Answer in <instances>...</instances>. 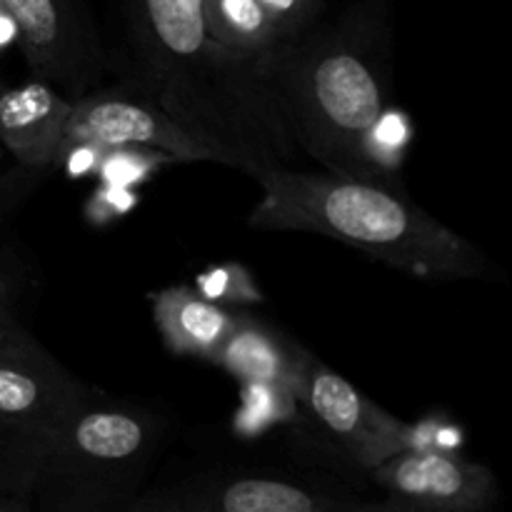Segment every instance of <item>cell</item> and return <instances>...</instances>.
<instances>
[{
  "label": "cell",
  "instance_id": "obj_1",
  "mask_svg": "<svg viewBox=\"0 0 512 512\" xmlns=\"http://www.w3.org/2000/svg\"><path fill=\"white\" fill-rule=\"evenodd\" d=\"M133 80L170 118L225 150L240 173L295 158L260 58L210 38L200 0H123Z\"/></svg>",
  "mask_w": 512,
  "mask_h": 512
},
{
  "label": "cell",
  "instance_id": "obj_2",
  "mask_svg": "<svg viewBox=\"0 0 512 512\" xmlns=\"http://www.w3.org/2000/svg\"><path fill=\"white\" fill-rule=\"evenodd\" d=\"M280 120L323 170L363 175V135L393 93L388 0H355L260 58Z\"/></svg>",
  "mask_w": 512,
  "mask_h": 512
},
{
  "label": "cell",
  "instance_id": "obj_3",
  "mask_svg": "<svg viewBox=\"0 0 512 512\" xmlns=\"http://www.w3.org/2000/svg\"><path fill=\"white\" fill-rule=\"evenodd\" d=\"M250 178L263 190L248 218L255 230L325 235L428 283L495 275L478 245L420 208L403 185L283 163L263 165Z\"/></svg>",
  "mask_w": 512,
  "mask_h": 512
},
{
  "label": "cell",
  "instance_id": "obj_4",
  "mask_svg": "<svg viewBox=\"0 0 512 512\" xmlns=\"http://www.w3.org/2000/svg\"><path fill=\"white\" fill-rule=\"evenodd\" d=\"M170 438L168 413L90 388L43 448L33 508L128 512Z\"/></svg>",
  "mask_w": 512,
  "mask_h": 512
},
{
  "label": "cell",
  "instance_id": "obj_5",
  "mask_svg": "<svg viewBox=\"0 0 512 512\" xmlns=\"http://www.w3.org/2000/svg\"><path fill=\"white\" fill-rule=\"evenodd\" d=\"M293 393L308 418L293 438L305 465L318 470L333 465L335 475L353 483L368 480L370 470L410 448L408 423L380 408L310 350L303 355Z\"/></svg>",
  "mask_w": 512,
  "mask_h": 512
},
{
  "label": "cell",
  "instance_id": "obj_6",
  "mask_svg": "<svg viewBox=\"0 0 512 512\" xmlns=\"http://www.w3.org/2000/svg\"><path fill=\"white\" fill-rule=\"evenodd\" d=\"M378 510L353 483L318 468L200 470L140 490L128 512H363Z\"/></svg>",
  "mask_w": 512,
  "mask_h": 512
},
{
  "label": "cell",
  "instance_id": "obj_7",
  "mask_svg": "<svg viewBox=\"0 0 512 512\" xmlns=\"http://www.w3.org/2000/svg\"><path fill=\"white\" fill-rule=\"evenodd\" d=\"M90 393L23 323L0 343V430L40 463L63 420Z\"/></svg>",
  "mask_w": 512,
  "mask_h": 512
},
{
  "label": "cell",
  "instance_id": "obj_8",
  "mask_svg": "<svg viewBox=\"0 0 512 512\" xmlns=\"http://www.w3.org/2000/svg\"><path fill=\"white\" fill-rule=\"evenodd\" d=\"M18 23V48L33 75L70 98L98 88L113 68L85 0H3Z\"/></svg>",
  "mask_w": 512,
  "mask_h": 512
},
{
  "label": "cell",
  "instance_id": "obj_9",
  "mask_svg": "<svg viewBox=\"0 0 512 512\" xmlns=\"http://www.w3.org/2000/svg\"><path fill=\"white\" fill-rule=\"evenodd\" d=\"M65 138H90L103 145H143L173 155L178 163H220L233 168L225 150L175 123L135 83L93 88L73 98Z\"/></svg>",
  "mask_w": 512,
  "mask_h": 512
},
{
  "label": "cell",
  "instance_id": "obj_10",
  "mask_svg": "<svg viewBox=\"0 0 512 512\" xmlns=\"http://www.w3.org/2000/svg\"><path fill=\"white\" fill-rule=\"evenodd\" d=\"M378 510L483 512L500 500L498 475L460 453L405 448L368 473Z\"/></svg>",
  "mask_w": 512,
  "mask_h": 512
},
{
  "label": "cell",
  "instance_id": "obj_11",
  "mask_svg": "<svg viewBox=\"0 0 512 512\" xmlns=\"http://www.w3.org/2000/svg\"><path fill=\"white\" fill-rule=\"evenodd\" d=\"M73 98L33 75L0 88V143L15 163L50 170L68 130Z\"/></svg>",
  "mask_w": 512,
  "mask_h": 512
},
{
  "label": "cell",
  "instance_id": "obj_12",
  "mask_svg": "<svg viewBox=\"0 0 512 512\" xmlns=\"http://www.w3.org/2000/svg\"><path fill=\"white\" fill-rule=\"evenodd\" d=\"M150 313L170 355L213 363L240 310L210 303L193 285H170L150 295Z\"/></svg>",
  "mask_w": 512,
  "mask_h": 512
},
{
  "label": "cell",
  "instance_id": "obj_13",
  "mask_svg": "<svg viewBox=\"0 0 512 512\" xmlns=\"http://www.w3.org/2000/svg\"><path fill=\"white\" fill-rule=\"evenodd\" d=\"M305 350L308 348H303L298 340L263 323L250 310H240L233 330L215 353L213 363L238 378L240 383L268 380V383H283L293 388Z\"/></svg>",
  "mask_w": 512,
  "mask_h": 512
},
{
  "label": "cell",
  "instance_id": "obj_14",
  "mask_svg": "<svg viewBox=\"0 0 512 512\" xmlns=\"http://www.w3.org/2000/svg\"><path fill=\"white\" fill-rule=\"evenodd\" d=\"M210 38L248 58H265L285 43L273 15L258 0H200Z\"/></svg>",
  "mask_w": 512,
  "mask_h": 512
},
{
  "label": "cell",
  "instance_id": "obj_15",
  "mask_svg": "<svg viewBox=\"0 0 512 512\" xmlns=\"http://www.w3.org/2000/svg\"><path fill=\"white\" fill-rule=\"evenodd\" d=\"M413 138L415 125L410 113H405L395 103L385 105L363 135L365 178L400 185V170H403L405 158H408Z\"/></svg>",
  "mask_w": 512,
  "mask_h": 512
},
{
  "label": "cell",
  "instance_id": "obj_16",
  "mask_svg": "<svg viewBox=\"0 0 512 512\" xmlns=\"http://www.w3.org/2000/svg\"><path fill=\"white\" fill-rule=\"evenodd\" d=\"M300 403L293 388L268 380H243L240 410L233 418V433L238 438H260L280 423L298 420Z\"/></svg>",
  "mask_w": 512,
  "mask_h": 512
},
{
  "label": "cell",
  "instance_id": "obj_17",
  "mask_svg": "<svg viewBox=\"0 0 512 512\" xmlns=\"http://www.w3.org/2000/svg\"><path fill=\"white\" fill-rule=\"evenodd\" d=\"M38 290V268L33 255L15 235L0 238V343L23 320L25 303Z\"/></svg>",
  "mask_w": 512,
  "mask_h": 512
},
{
  "label": "cell",
  "instance_id": "obj_18",
  "mask_svg": "<svg viewBox=\"0 0 512 512\" xmlns=\"http://www.w3.org/2000/svg\"><path fill=\"white\" fill-rule=\"evenodd\" d=\"M193 288L205 300L223 308L248 310L265 303V293L260 290L253 270L245 268L243 263L210 265L193 280Z\"/></svg>",
  "mask_w": 512,
  "mask_h": 512
},
{
  "label": "cell",
  "instance_id": "obj_19",
  "mask_svg": "<svg viewBox=\"0 0 512 512\" xmlns=\"http://www.w3.org/2000/svg\"><path fill=\"white\" fill-rule=\"evenodd\" d=\"M175 163L178 160L173 155L143 148V145H105L95 178L100 183L138 188V185L153 180L160 170L170 168Z\"/></svg>",
  "mask_w": 512,
  "mask_h": 512
},
{
  "label": "cell",
  "instance_id": "obj_20",
  "mask_svg": "<svg viewBox=\"0 0 512 512\" xmlns=\"http://www.w3.org/2000/svg\"><path fill=\"white\" fill-rule=\"evenodd\" d=\"M45 175H48V170L30 168V165L20 163L0 173V238L13 235L15 215L33 198V193L40 188Z\"/></svg>",
  "mask_w": 512,
  "mask_h": 512
},
{
  "label": "cell",
  "instance_id": "obj_21",
  "mask_svg": "<svg viewBox=\"0 0 512 512\" xmlns=\"http://www.w3.org/2000/svg\"><path fill=\"white\" fill-rule=\"evenodd\" d=\"M38 465L0 430V493L33 505V485ZM35 510V508H33Z\"/></svg>",
  "mask_w": 512,
  "mask_h": 512
},
{
  "label": "cell",
  "instance_id": "obj_22",
  "mask_svg": "<svg viewBox=\"0 0 512 512\" xmlns=\"http://www.w3.org/2000/svg\"><path fill=\"white\" fill-rule=\"evenodd\" d=\"M140 203L138 188H125V185H110L100 183L93 190L88 200H85V220L93 228H108V225L118 223L125 215L133 213Z\"/></svg>",
  "mask_w": 512,
  "mask_h": 512
},
{
  "label": "cell",
  "instance_id": "obj_23",
  "mask_svg": "<svg viewBox=\"0 0 512 512\" xmlns=\"http://www.w3.org/2000/svg\"><path fill=\"white\" fill-rule=\"evenodd\" d=\"M465 445V430L445 413H430L428 418L410 425V448L460 453Z\"/></svg>",
  "mask_w": 512,
  "mask_h": 512
},
{
  "label": "cell",
  "instance_id": "obj_24",
  "mask_svg": "<svg viewBox=\"0 0 512 512\" xmlns=\"http://www.w3.org/2000/svg\"><path fill=\"white\" fill-rule=\"evenodd\" d=\"M273 20L278 23L285 40L298 38L308 28H313L318 20H323L325 0H258Z\"/></svg>",
  "mask_w": 512,
  "mask_h": 512
},
{
  "label": "cell",
  "instance_id": "obj_25",
  "mask_svg": "<svg viewBox=\"0 0 512 512\" xmlns=\"http://www.w3.org/2000/svg\"><path fill=\"white\" fill-rule=\"evenodd\" d=\"M103 150L105 145L98 143V140L63 138L58 155H55V165H60L63 173L73 180L88 178V175H95V170H98Z\"/></svg>",
  "mask_w": 512,
  "mask_h": 512
},
{
  "label": "cell",
  "instance_id": "obj_26",
  "mask_svg": "<svg viewBox=\"0 0 512 512\" xmlns=\"http://www.w3.org/2000/svg\"><path fill=\"white\" fill-rule=\"evenodd\" d=\"M18 38H20L18 23H15V18H13V13L8 10V5L0 0V55H3L5 50L13 48V45H18Z\"/></svg>",
  "mask_w": 512,
  "mask_h": 512
},
{
  "label": "cell",
  "instance_id": "obj_27",
  "mask_svg": "<svg viewBox=\"0 0 512 512\" xmlns=\"http://www.w3.org/2000/svg\"><path fill=\"white\" fill-rule=\"evenodd\" d=\"M30 510H33V505L25 503V500L13 498V495L8 493H0V512H30Z\"/></svg>",
  "mask_w": 512,
  "mask_h": 512
},
{
  "label": "cell",
  "instance_id": "obj_28",
  "mask_svg": "<svg viewBox=\"0 0 512 512\" xmlns=\"http://www.w3.org/2000/svg\"><path fill=\"white\" fill-rule=\"evenodd\" d=\"M3 85H5V83H3V80H0V88H3Z\"/></svg>",
  "mask_w": 512,
  "mask_h": 512
},
{
  "label": "cell",
  "instance_id": "obj_29",
  "mask_svg": "<svg viewBox=\"0 0 512 512\" xmlns=\"http://www.w3.org/2000/svg\"><path fill=\"white\" fill-rule=\"evenodd\" d=\"M0 158H3V150H0Z\"/></svg>",
  "mask_w": 512,
  "mask_h": 512
}]
</instances>
